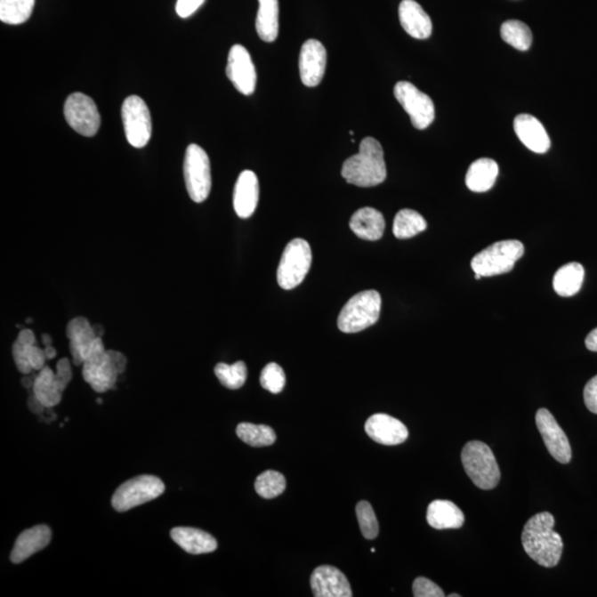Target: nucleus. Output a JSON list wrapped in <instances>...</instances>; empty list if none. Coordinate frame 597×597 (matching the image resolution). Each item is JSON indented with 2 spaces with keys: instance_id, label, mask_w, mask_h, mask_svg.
Here are the masks:
<instances>
[{
  "instance_id": "obj_43",
  "label": "nucleus",
  "mask_w": 597,
  "mask_h": 597,
  "mask_svg": "<svg viewBox=\"0 0 597 597\" xmlns=\"http://www.w3.org/2000/svg\"><path fill=\"white\" fill-rule=\"evenodd\" d=\"M109 353H110L113 362L116 363L118 373L122 374L125 372L127 364V359L125 355L113 350L109 351Z\"/></svg>"
},
{
  "instance_id": "obj_49",
  "label": "nucleus",
  "mask_w": 597,
  "mask_h": 597,
  "mask_svg": "<svg viewBox=\"0 0 597 597\" xmlns=\"http://www.w3.org/2000/svg\"><path fill=\"white\" fill-rule=\"evenodd\" d=\"M449 597H460L459 594H450Z\"/></svg>"
},
{
  "instance_id": "obj_10",
  "label": "nucleus",
  "mask_w": 597,
  "mask_h": 597,
  "mask_svg": "<svg viewBox=\"0 0 597 597\" xmlns=\"http://www.w3.org/2000/svg\"><path fill=\"white\" fill-rule=\"evenodd\" d=\"M121 113L127 142L136 149L147 147L152 136V117L147 103L138 95H131L123 102Z\"/></svg>"
},
{
  "instance_id": "obj_8",
  "label": "nucleus",
  "mask_w": 597,
  "mask_h": 597,
  "mask_svg": "<svg viewBox=\"0 0 597 597\" xmlns=\"http://www.w3.org/2000/svg\"><path fill=\"white\" fill-rule=\"evenodd\" d=\"M187 193L195 203H203L212 190L211 162L205 150L196 144L189 145L184 159Z\"/></svg>"
},
{
  "instance_id": "obj_47",
  "label": "nucleus",
  "mask_w": 597,
  "mask_h": 597,
  "mask_svg": "<svg viewBox=\"0 0 597 597\" xmlns=\"http://www.w3.org/2000/svg\"><path fill=\"white\" fill-rule=\"evenodd\" d=\"M41 341H43V344L44 346H49L52 345V336H50L49 335H43V336H41Z\"/></svg>"
},
{
  "instance_id": "obj_33",
  "label": "nucleus",
  "mask_w": 597,
  "mask_h": 597,
  "mask_svg": "<svg viewBox=\"0 0 597 597\" xmlns=\"http://www.w3.org/2000/svg\"><path fill=\"white\" fill-rule=\"evenodd\" d=\"M35 0H0V20L7 25L24 24L31 17Z\"/></svg>"
},
{
  "instance_id": "obj_17",
  "label": "nucleus",
  "mask_w": 597,
  "mask_h": 597,
  "mask_svg": "<svg viewBox=\"0 0 597 597\" xmlns=\"http://www.w3.org/2000/svg\"><path fill=\"white\" fill-rule=\"evenodd\" d=\"M12 357L18 371L26 375L43 370L47 361L44 351L39 348L34 332L29 329L22 330L18 335L12 345Z\"/></svg>"
},
{
  "instance_id": "obj_22",
  "label": "nucleus",
  "mask_w": 597,
  "mask_h": 597,
  "mask_svg": "<svg viewBox=\"0 0 597 597\" xmlns=\"http://www.w3.org/2000/svg\"><path fill=\"white\" fill-rule=\"evenodd\" d=\"M399 16L403 29L415 39L430 38L432 33L431 17L415 0H403L399 4Z\"/></svg>"
},
{
  "instance_id": "obj_13",
  "label": "nucleus",
  "mask_w": 597,
  "mask_h": 597,
  "mask_svg": "<svg viewBox=\"0 0 597 597\" xmlns=\"http://www.w3.org/2000/svg\"><path fill=\"white\" fill-rule=\"evenodd\" d=\"M226 74L228 79L240 93L250 95L256 90V69H254L248 50L243 45H232L228 54Z\"/></svg>"
},
{
  "instance_id": "obj_39",
  "label": "nucleus",
  "mask_w": 597,
  "mask_h": 597,
  "mask_svg": "<svg viewBox=\"0 0 597 597\" xmlns=\"http://www.w3.org/2000/svg\"><path fill=\"white\" fill-rule=\"evenodd\" d=\"M415 597H444V591L426 577H417L413 583Z\"/></svg>"
},
{
  "instance_id": "obj_44",
  "label": "nucleus",
  "mask_w": 597,
  "mask_h": 597,
  "mask_svg": "<svg viewBox=\"0 0 597 597\" xmlns=\"http://www.w3.org/2000/svg\"><path fill=\"white\" fill-rule=\"evenodd\" d=\"M585 345L592 352H597V327L587 335Z\"/></svg>"
},
{
  "instance_id": "obj_41",
  "label": "nucleus",
  "mask_w": 597,
  "mask_h": 597,
  "mask_svg": "<svg viewBox=\"0 0 597 597\" xmlns=\"http://www.w3.org/2000/svg\"><path fill=\"white\" fill-rule=\"evenodd\" d=\"M205 0H177L176 12L182 18H189L202 7Z\"/></svg>"
},
{
  "instance_id": "obj_11",
  "label": "nucleus",
  "mask_w": 597,
  "mask_h": 597,
  "mask_svg": "<svg viewBox=\"0 0 597 597\" xmlns=\"http://www.w3.org/2000/svg\"><path fill=\"white\" fill-rule=\"evenodd\" d=\"M394 95L400 106L411 117L412 125L417 130H425L434 122V102L411 82H398L394 88Z\"/></svg>"
},
{
  "instance_id": "obj_30",
  "label": "nucleus",
  "mask_w": 597,
  "mask_h": 597,
  "mask_svg": "<svg viewBox=\"0 0 597 597\" xmlns=\"http://www.w3.org/2000/svg\"><path fill=\"white\" fill-rule=\"evenodd\" d=\"M258 2L256 18L258 36L266 43H273L279 34V2L278 0H258Z\"/></svg>"
},
{
  "instance_id": "obj_14",
  "label": "nucleus",
  "mask_w": 597,
  "mask_h": 597,
  "mask_svg": "<svg viewBox=\"0 0 597 597\" xmlns=\"http://www.w3.org/2000/svg\"><path fill=\"white\" fill-rule=\"evenodd\" d=\"M536 423L551 456L561 464L571 462V445L562 428L555 421L553 415L548 409L541 408L536 412Z\"/></svg>"
},
{
  "instance_id": "obj_32",
  "label": "nucleus",
  "mask_w": 597,
  "mask_h": 597,
  "mask_svg": "<svg viewBox=\"0 0 597 597\" xmlns=\"http://www.w3.org/2000/svg\"><path fill=\"white\" fill-rule=\"evenodd\" d=\"M237 436L244 443L253 448H266L275 443L277 436L275 431L267 425H254L250 423H241L237 426Z\"/></svg>"
},
{
  "instance_id": "obj_42",
  "label": "nucleus",
  "mask_w": 597,
  "mask_h": 597,
  "mask_svg": "<svg viewBox=\"0 0 597 597\" xmlns=\"http://www.w3.org/2000/svg\"><path fill=\"white\" fill-rule=\"evenodd\" d=\"M56 375L58 380L61 381L63 385L67 387L68 384H69L72 378V370L69 359H61V361L57 363Z\"/></svg>"
},
{
  "instance_id": "obj_26",
  "label": "nucleus",
  "mask_w": 597,
  "mask_h": 597,
  "mask_svg": "<svg viewBox=\"0 0 597 597\" xmlns=\"http://www.w3.org/2000/svg\"><path fill=\"white\" fill-rule=\"evenodd\" d=\"M427 522L436 530L459 528L464 526V516L457 505L448 500H435L428 505Z\"/></svg>"
},
{
  "instance_id": "obj_27",
  "label": "nucleus",
  "mask_w": 597,
  "mask_h": 597,
  "mask_svg": "<svg viewBox=\"0 0 597 597\" xmlns=\"http://www.w3.org/2000/svg\"><path fill=\"white\" fill-rule=\"evenodd\" d=\"M66 389L58 380L56 372L49 367H44L35 377L33 393L45 408L57 407L61 402L62 393Z\"/></svg>"
},
{
  "instance_id": "obj_31",
  "label": "nucleus",
  "mask_w": 597,
  "mask_h": 597,
  "mask_svg": "<svg viewBox=\"0 0 597 597\" xmlns=\"http://www.w3.org/2000/svg\"><path fill=\"white\" fill-rule=\"evenodd\" d=\"M426 228L427 222L421 214L413 209H402L395 216L393 234L396 238L408 239L425 231Z\"/></svg>"
},
{
  "instance_id": "obj_25",
  "label": "nucleus",
  "mask_w": 597,
  "mask_h": 597,
  "mask_svg": "<svg viewBox=\"0 0 597 597\" xmlns=\"http://www.w3.org/2000/svg\"><path fill=\"white\" fill-rule=\"evenodd\" d=\"M350 227L359 238L375 241L381 239L384 234V216L376 209L364 207L354 213L350 221Z\"/></svg>"
},
{
  "instance_id": "obj_36",
  "label": "nucleus",
  "mask_w": 597,
  "mask_h": 597,
  "mask_svg": "<svg viewBox=\"0 0 597 597\" xmlns=\"http://www.w3.org/2000/svg\"><path fill=\"white\" fill-rule=\"evenodd\" d=\"M286 478L282 473L267 471L259 475L254 482V489L264 499H272L286 490Z\"/></svg>"
},
{
  "instance_id": "obj_38",
  "label": "nucleus",
  "mask_w": 597,
  "mask_h": 597,
  "mask_svg": "<svg viewBox=\"0 0 597 597\" xmlns=\"http://www.w3.org/2000/svg\"><path fill=\"white\" fill-rule=\"evenodd\" d=\"M261 384L272 394L280 393L286 385V374L282 367L277 363H269L262 372Z\"/></svg>"
},
{
  "instance_id": "obj_6",
  "label": "nucleus",
  "mask_w": 597,
  "mask_h": 597,
  "mask_svg": "<svg viewBox=\"0 0 597 597\" xmlns=\"http://www.w3.org/2000/svg\"><path fill=\"white\" fill-rule=\"evenodd\" d=\"M82 367V376L97 393L112 390L120 375L110 353L104 348L102 337L95 340Z\"/></svg>"
},
{
  "instance_id": "obj_20",
  "label": "nucleus",
  "mask_w": 597,
  "mask_h": 597,
  "mask_svg": "<svg viewBox=\"0 0 597 597\" xmlns=\"http://www.w3.org/2000/svg\"><path fill=\"white\" fill-rule=\"evenodd\" d=\"M67 337L70 341V351L76 366H82L88 357L98 335L93 326L85 318H76L68 323Z\"/></svg>"
},
{
  "instance_id": "obj_45",
  "label": "nucleus",
  "mask_w": 597,
  "mask_h": 597,
  "mask_svg": "<svg viewBox=\"0 0 597 597\" xmlns=\"http://www.w3.org/2000/svg\"><path fill=\"white\" fill-rule=\"evenodd\" d=\"M28 405L30 411H33L36 414L43 413L45 408L44 405L39 402L38 399L36 398L34 393L29 398Z\"/></svg>"
},
{
  "instance_id": "obj_4",
  "label": "nucleus",
  "mask_w": 597,
  "mask_h": 597,
  "mask_svg": "<svg viewBox=\"0 0 597 597\" xmlns=\"http://www.w3.org/2000/svg\"><path fill=\"white\" fill-rule=\"evenodd\" d=\"M382 299L375 290L355 294L342 309L337 327L344 334H357L375 325L380 318Z\"/></svg>"
},
{
  "instance_id": "obj_15",
  "label": "nucleus",
  "mask_w": 597,
  "mask_h": 597,
  "mask_svg": "<svg viewBox=\"0 0 597 597\" xmlns=\"http://www.w3.org/2000/svg\"><path fill=\"white\" fill-rule=\"evenodd\" d=\"M327 67V50L320 41L309 39L301 48L299 70L301 81L305 86L313 88L320 85Z\"/></svg>"
},
{
  "instance_id": "obj_37",
  "label": "nucleus",
  "mask_w": 597,
  "mask_h": 597,
  "mask_svg": "<svg viewBox=\"0 0 597 597\" xmlns=\"http://www.w3.org/2000/svg\"><path fill=\"white\" fill-rule=\"evenodd\" d=\"M357 517L362 535L367 540L375 539L380 532L375 512L367 501H359L357 505Z\"/></svg>"
},
{
  "instance_id": "obj_19",
  "label": "nucleus",
  "mask_w": 597,
  "mask_h": 597,
  "mask_svg": "<svg viewBox=\"0 0 597 597\" xmlns=\"http://www.w3.org/2000/svg\"><path fill=\"white\" fill-rule=\"evenodd\" d=\"M514 132L526 147L537 154L548 152L551 141L544 125L530 114H520L513 122Z\"/></svg>"
},
{
  "instance_id": "obj_23",
  "label": "nucleus",
  "mask_w": 597,
  "mask_h": 597,
  "mask_svg": "<svg viewBox=\"0 0 597 597\" xmlns=\"http://www.w3.org/2000/svg\"><path fill=\"white\" fill-rule=\"evenodd\" d=\"M259 202V182L253 171L240 173L234 190V208L240 218H249Z\"/></svg>"
},
{
  "instance_id": "obj_35",
  "label": "nucleus",
  "mask_w": 597,
  "mask_h": 597,
  "mask_svg": "<svg viewBox=\"0 0 597 597\" xmlns=\"http://www.w3.org/2000/svg\"><path fill=\"white\" fill-rule=\"evenodd\" d=\"M215 375L222 385L230 390H238L247 380V367L243 361L234 364L220 363L215 367Z\"/></svg>"
},
{
  "instance_id": "obj_3",
  "label": "nucleus",
  "mask_w": 597,
  "mask_h": 597,
  "mask_svg": "<svg viewBox=\"0 0 597 597\" xmlns=\"http://www.w3.org/2000/svg\"><path fill=\"white\" fill-rule=\"evenodd\" d=\"M464 472L473 484L484 490L494 489L500 481V468L489 446L472 440L462 451Z\"/></svg>"
},
{
  "instance_id": "obj_18",
  "label": "nucleus",
  "mask_w": 597,
  "mask_h": 597,
  "mask_svg": "<svg viewBox=\"0 0 597 597\" xmlns=\"http://www.w3.org/2000/svg\"><path fill=\"white\" fill-rule=\"evenodd\" d=\"M366 432L374 441L381 445H399L408 439L407 426L399 419L386 414H375L368 418Z\"/></svg>"
},
{
  "instance_id": "obj_7",
  "label": "nucleus",
  "mask_w": 597,
  "mask_h": 597,
  "mask_svg": "<svg viewBox=\"0 0 597 597\" xmlns=\"http://www.w3.org/2000/svg\"><path fill=\"white\" fill-rule=\"evenodd\" d=\"M311 262L312 252L308 241L301 238L290 241L278 267V284L285 290L295 288L307 277Z\"/></svg>"
},
{
  "instance_id": "obj_21",
  "label": "nucleus",
  "mask_w": 597,
  "mask_h": 597,
  "mask_svg": "<svg viewBox=\"0 0 597 597\" xmlns=\"http://www.w3.org/2000/svg\"><path fill=\"white\" fill-rule=\"evenodd\" d=\"M50 541H52V530L48 526L40 524V526L27 528L17 537L11 554L12 562L15 564L24 562L31 555L44 550Z\"/></svg>"
},
{
  "instance_id": "obj_5",
  "label": "nucleus",
  "mask_w": 597,
  "mask_h": 597,
  "mask_svg": "<svg viewBox=\"0 0 597 597\" xmlns=\"http://www.w3.org/2000/svg\"><path fill=\"white\" fill-rule=\"evenodd\" d=\"M524 246L519 240L498 241L477 254L472 261L473 272L481 277H494L512 271L523 256Z\"/></svg>"
},
{
  "instance_id": "obj_28",
  "label": "nucleus",
  "mask_w": 597,
  "mask_h": 597,
  "mask_svg": "<svg viewBox=\"0 0 597 597\" xmlns=\"http://www.w3.org/2000/svg\"><path fill=\"white\" fill-rule=\"evenodd\" d=\"M499 174V166L494 159L480 158L473 162L466 175V185L475 193H485L494 187Z\"/></svg>"
},
{
  "instance_id": "obj_29",
  "label": "nucleus",
  "mask_w": 597,
  "mask_h": 597,
  "mask_svg": "<svg viewBox=\"0 0 597 597\" xmlns=\"http://www.w3.org/2000/svg\"><path fill=\"white\" fill-rule=\"evenodd\" d=\"M585 268L581 263L569 262L561 267L553 278V288L560 297L569 298L581 290L585 281Z\"/></svg>"
},
{
  "instance_id": "obj_16",
  "label": "nucleus",
  "mask_w": 597,
  "mask_h": 597,
  "mask_svg": "<svg viewBox=\"0 0 597 597\" xmlns=\"http://www.w3.org/2000/svg\"><path fill=\"white\" fill-rule=\"evenodd\" d=\"M310 583L316 597L353 596L348 578L339 569L331 565H321L314 569Z\"/></svg>"
},
{
  "instance_id": "obj_24",
  "label": "nucleus",
  "mask_w": 597,
  "mask_h": 597,
  "mask_svg": "<svg viewBox=\"0 0 597 597\" xmlns=\"http://www.w3.org/2000/svg\"><path fill=\"white\" fill-rule=\"evenodd\" d=\"M171 536L176 545L190 554L212 553L218 546L215 537L199 528H174L171 531Z\"/></svg>"
},
{
  "instance_id": "obj_40",
  "label": "nucleus",
  "mask_w": 597,
  "mask_h": 597,
  "mask_svg": "<svg viewBox=\"0 0 597 597\" xmlns=\"http://www.w3.org/2000/svg\"><path fill=\"white\" fill-rule=\"evenodd\" d=\"M585 402L589 411L597 415V375L585 385Z\"/></svg>"
},
{
  "instance_id": "obj_48",
  "label": "nucleus",
  "mask_w": 597,
  "mask_h": 597,
  "mask_svg": "<svg viewBox=\"0 0 597 597\" xmlns=\"http://www.w3.org/2000/svg\"><path fill=\"white\" fill-rule=\"evenodd\" d=\"M93 330L95 332V335H97L99 337H101V335H103V329L99 325L93 326Z\"/></svg>"
},
{
  "instance_id": "obj_1",
  "label": "nucleus",
  "mask_w": 597,
  "mask_h": 597,
  "mask_svg": "<svg viewBox=\"0 0 597 597\" xmlns=\"http://www.w3.org/2000/svg\"><path fill=\"white\" fill-rule=\"evenodd\" d=\"M554 517L540 512L528 519L522 531V545L528 557L541 567H557L563 553V540L554 531Z\"/></svg>"
},
{
  "instance_id": "obj_12",
  "label": "nucleus",
  "mask_w": 597,
  "mask_h": 597,
  "mask_svg": "<svg viewBox=\"0 0 597 597\" xmlns=\"http://www.w3.org/2000/svg\"><path fill=\"white\" fill-rule=\"evenodd\" d=\"M65 117L77 133L91 138L98 133L101 117L93 100L84 93L69 95L65 103Z\"/></svg>"
},
{
  "instance_id": "obj_2",
  "label": "nucleus",
  "mask_w": 597,
  "mask_h": 597,
  "mask_svg": "<svg viewBox=\"0 0 597 597\" xmlns=\"http://www.w3.org/2000/svg\"><path fill=\"white\" fill-rule=\"evenodd\" d=\"M341 174L349 184L359 187L382 184L386 180L387 170L381 143L371 136L364 139L359 153L344 162Z\"/></svg>"
},
{
  "instance_id": "obj_9",
  "label": "nucleus",
  "mask_w": 597,
  "mask_h": 597,
  "mask_svg": "<svg viewBox=\"0 0 597 597\" xmlns=\"http://www.w3.org/2000/svg\"><path fill=\"white\" fill-rule=\"evenodd\" d=\"M165 491V485L155 476H139L117 488L112 498V507L117 512H125L141 504L149 503Z\"/></svg>"
},
{
  "instance_id": "obj_46",
  "label": "nucleus",
  "mask_w": 597,
  "mask_h": 597,
  "mask_svg": "<svg viewBox=\"0 0 597 597\" xmlns=\"http://www.w3.org/2000/svg\"><path fill=\"white\" fill-rule=\"evenodd\" d=\"M44 351L47 359H52L57 357V351L52 345L44 346Z\"/></svg>"
},
{
  "instance_id": "obj_34",
  "label": "nucleus",
  "mask_w": 597,
  "mask_h": 597,
  "mask_svg": "<svg viewBox=\"0 0 597 597\" xmlns=\"http://www.w3.org/2000/svg\"><path fill=\"white\" fill-rule=\"evenodd\" d=\"M501 37L513 48L527 52L532 44V33L530 28L519 20H508L501 26Z\"/></svg>"
}]
</instances>
